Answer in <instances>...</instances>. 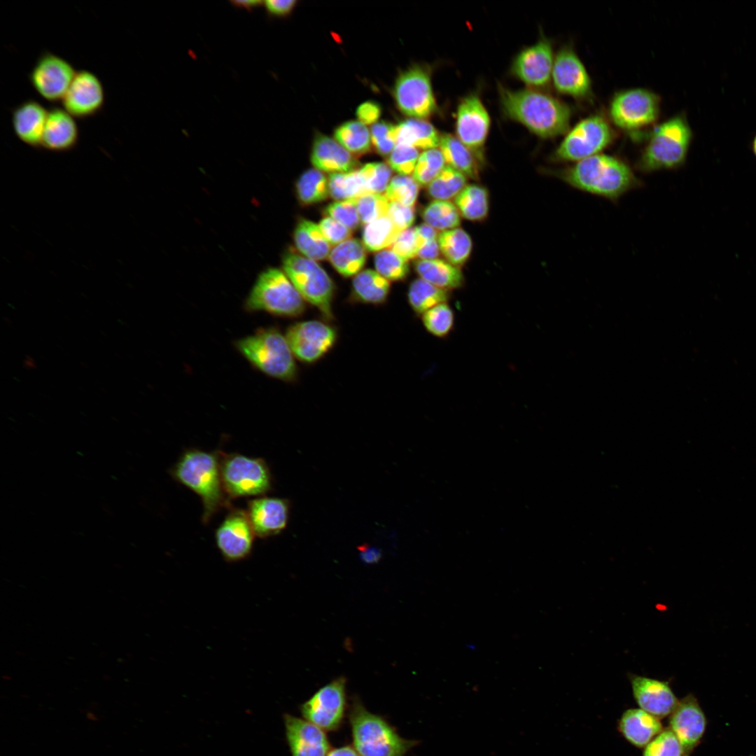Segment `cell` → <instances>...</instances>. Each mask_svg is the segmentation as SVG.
<instances>
[{"instance_id": "obj_1", "label": "cell", "mask_w": 756, "mask_h": 756, "mask_svg": "<svg viewBox=\"0 0 756 756\" xmlns=\"http://www.w3.org/2000/svg\"><path fill=\"white\" fill-rule=\"evenodd\" d=\"M498 92L505 115L536 136L554 138L569 130L572 110L558 98L533 88L512 90L500 85Z\"/></svg>"}, {"instance_id": "obj_2", "label": "cell", "mask_w": 756, "mask_h": 756, "mask_svg": "<svg viewBox=\"0 0 756 756\" xmlns=\"http://www.w3.org/2000/svg\"><path fill=\"white\" fill-rule=\"evenodd\" d=\"M174 479L201 499L202 522L207 524L221 508L232 507L223 486L218 451L186 450L170 470Z\"/></svg>"}, {"instance_id": "obj_3", "label": "cell", "mask_w": 756, "mask_h": 756, "mask_svg": "<svg viewBox=\"0 0 756 756\" xmlns=\"http://www.w3.org/2000/svg\"><path fill=\"white\" fill-rule=\"evenodd\" d=\"M559 176L576 189L611 200H617L638 184L628 164L603 153L576 162L561 171Z\"/></svg>"}, {"instance_id": "obj_4", "label": "cell", "mask_w": 756, "mask_h": 756, "mask_svg": "<svg viewBox=\"0 0 756 756\" xmlns=\"http://www.w3.org/2000/svg\"><path fill=\"white\" fill-rule=\"evenodd\" d=\"M352 744L360 756H405L419 743L401 737L384 717L354 699L349 713Z\"/></svg>"}, {"instance_id": "obj_5", "label": "cell", "mask_w": 756, "mask_h": 756, "mask_svg": "<svg viewBox=\"0 0 756 756\" xmlns=\"http://www.w3.org/2000/svg\"><path fill=\"white\" fill-rule=\"evenodd\" d=\"M693 137L685 113L668 118L650 132L638 162L639 169L652 172L682 167L687 160Z\"/></svg>"}, {"instance_id": "obj_6", "label": "cell", "mask_w": 756, "mask_h": 756, "mask_svg": "<svg viewBox=\"0 0 756 756\" xmlns=\"http://www.w3.org/2000/svg\"><path fill=\"white\" fill-rule=\"evenodd\" d=\"M237 349L258 370L286 382L296 381L295 357L286 335L275 327L258 329L235 342Z\"/></svg>"}, {"instance_id": "obj_7", "label": "cell", "mask_w": 756, "mask_h": 756, "mask_svg": "<svg viewBox=\"0 0 756 756\" xmlns=\"http://www.w3.org/2000/svg\"><path fill=\"white\" fill-rule=\"evenodd\" d=\"M249 312L263 311L284 318H298L306 302L284 271L268 268L258 277L245 302Z\"/></svg>"}, {"instance_id": "obj_8", "label": "cell", "mask_w": 756, "mask_h": 756, "mask_svg": "<svg viewBox=\"0 0 756 756\" xmlns=\"http://www.w3.org/2000/svg\"><path fill=\"white\" fill-rule=\"evenodd\" d=\"M282 262L284 272L304 300L316 308L325 321L334 320L335 286L323 268L293 251H287Z\"/></svg>"}, {"instance_id": "obj_9", "label": "cell", "mask_w": 756, "mask_h": 756, "mask_svg": "<svg viewBox=\"0 0 756 756\" xmlns=\"http://www.w3.org/2000/svg\"><path fill=\"white\" fill-rule=\"evenodd\" d=\"M224 491L229 500L262 496L272 489V479L261 458L218 451Z\"/></svg>"}, {"instance_id": "obj_10", "label": "cell", "mask_w": 756, "mask_h": 756, "mask_svg": "<svg viewBox=\"0 0 756 756\" xmlns=\"http://www.w3.org/2000/svg\"><path fill=\"white\" fill-rule=\"evenodd\" d=\"M660 108L661 98L657 93L643 88H634L613 94L608 106V116L617 128L633 134L656 122Z\"/></svg>"}, {"instance_id": "obj_11", "label": "cell", "mask_w": 756, "mask_h": 756, "mask_svg": "<svg viewBox=\"0 0 756 756\" xmlns=\"http://www.w3.org/2000/svg\"><path fill=\"white\" fill-rule=\"evenodd\" d=\"M614 132L608 120L596 113L572 127L555 150L559 161L578 162L601 153L614 140Z\"/></svg>"}, {"instance_id": "obj_12", "label": "cell", "mask_w": 756, "mask_h": 756, "mask_svg": "<svg viewBox=\"0 0 756 756\" xmlns=\"http://www.w3.org/2000/svg\"><path fill=\"white\" fill-rule=\"evenodd\" d=\"M393 94L398 108L411 118L424 119L436 111L430 74L425 67L414 66L401 73Z\"/></svg>"}, {"instance_id": "obj_13", "label": "cell", "mask_w": 756, "mask_h": 756, "mask_svg": "<svg viewBox=\"0 0 756 756\" xmlns=\"http://www.w3.org/2000/svg\"><path fill=\"white\" fill-rule=\"evenodd\" d=\"M285 335L295 358L305 364L314 363L323 358L338 339L335 326L325 320L315 319L292 324Z\"/></svg>"}, {"instance_id": "obj_14", "label": "cell", "mask_w": 756, "mask_h": 756, "mask_svg": "<svg viewBox=\"0 0 756 756\" xmlns=\"http://www.w3.org/2000/svg\"><path fill=\"white\" fill-rule=\"evenodd\" d=\"M300 709L306 720L324 731H337L343 722L346 709V679L340 677L325 685Z\"/></svg>"}, {"instance_id": "obj_15", "label": "cell", "mask_w": 756, "mask_h": 756, "mask_svg": "<svg viewBox=\"0 0 756 756\" xmlns=\"http://www.w3.org/2000/svg\"><path fill=\"white\" fill-rule=\"evenodd\" d=\"M551 80L559 93L578 101L593 96L589 74L571 46L562 47L554 56Z\"/></svg>"}, {"instance_id": "obj_16", "label": "cell", "mask_w": 756, "mask_h": 756, "mask_svg": "<svg viewBox=\"0 0 756 756\" xmlns=\"http://www.w3.org/2000/svg\"><path fill=\"white\" fill-rule=\"evenodd\" d=\"M227 510L215 531L216 544L226 561H239L251 554L255 535L246 511L232 506Z\"/></svg>"}, {"instance_id": "obj_17", "label": "cell", "mask_w": 756, "mask_h": 756, "mask_svg": "<svg viewBox=\"0 0 756 756\" xmlns=\"http://www.w3.org/2000/svg\"><path fill=\"white\" fill-rule=\"evenodd\" d=\"M490 124L489 113L477 94H469L460 102L456 113V136L479 162L484 158Z\"/></svg>"}, {"instance_id": "obj_18", "label": "cell", "mask_w": 756, "mask_h": 756, "mask_svg": "<svg viewBox=\"0 0 756 756\" xmlns=\"http://www.w3.org/2000/svg\"><path fill=\"white\" fill-rule=\"evenodd\" d=\"M76 71L63 58L50 52L40 56L30 73L34 88L49 102L62 100Z\"/></svg>"}, {"instance_id": "obj_19", "label": "cell", "mask_w": 756, "mask_h": 756, "mask_svg": "<svg viewBox=\"0 0 756 756\" xmlns=\"http://www.w3.org/2000/svg\"><path fill=\"white\" fill-rule=\"evenodd\" d=\"M554 60L552 43L542 37L516 55L511 72L532 88H543L551 81Z\"/></svg>"}, {"instance_id": "obj_20", "label": "cell", "mask_w": 756, "mask_h": 756, "mask_svg": "<svg viewBox=\"0 0 756 756\" xmlns=\"http://www.w3.org/2000/svg\"><path fill=\"white\" fill-rule=\"evenodd\" d=\"M706 724L705 714L693 694H688L678 701L670 715L668 728L678 738L684 756H689L699 745Z\"/></svg>"}, {"instance_id": "obj_21", "label": "cell", "mask_w": 756, "mask_h": 756, "mask_svg": "<svg viewBox=\"0 0 756 756\" xmlns=\"http://www.w3.org/2000/svg\"><path fill=\"white\" fill-rule=\"evenodd\" d=\"M104 92L99 79L92 72L76 73L62 99L64 108L73 117L83 118L94 115L103 106Z\"/></svg>"}, {"instance_id": "obj_22", "label": "cell", "mask_w": 756, "mask_h": 756, "mask_svg": "<svg viewBox=\"0 0 756 756\" xmlns=\"http://www.w3.org/2000/svg\"><path fill=\"white\" fill-rule=\"evenodd\" d=\"M628 678L640 709L659 719L671 714L679 701L668 682L632 673Z\"/></svg>"}, {"instance_id": "obj_23", "label": "cell", "mask_w": 756, "mask_h": 756, "mask_svg": "<svg viewBox=\"0 0 756 756\" xmlns=\"http://www.w3.org/2000/svg\"><path fill=\"white\" fill-rule=\"evenodd\" d=\"M246 512L255 536L266 538L286 527L289 503L284 498L259 496L248 501Z\"/></svg>"}, {"instance_id": "obj_24", "label": "cell", "mask_w": 756, "mask_h": 756, "mask_svg": "<svg viewBox=\"0 0 756 756\" xmlns=\"http://www.w3.org/2000/svg\"><path fill=\"white\" fill-rule=\"evenodd\" d=\"M286 737L292 756H327L330 743L324 730L292 715L284 717Z\"/></svg>"}, {"instance_id": "obj_25", "label": "cell", "mask_w": 756, "mask_h": 756, "mask_svg": "<svg viewBox=\"0 0 756 756\" xmlns=\"http://www.w3.org/2000/svg\"><path fill=\"white\" fill-rule=\"evenodd\" d=\"M311 161L315 169L330 174L349 172L358 167V162L350 152L336 140L321 134L315 136Z\"/></svg>"}, {"instance_id": "obj_26", "label": "cell", "mask_w": 756, "mask_h": 756, "mask_svg": "<svg viewBox=\"0 0 756 756\" xmlns=\"http://www.w3.org/2000/svg\"><path fill=\"white\" fill-rule=\"evenodd\" d=\"M78 130L74 117L64 108L48 111L41 146L52 151H66L77 143Z\"/></svg>"}, {"instance_id": "obj_27", "label": "cell", "mask_w": 756, "mask_h": 756, "mask_svg": "<svg viewBox=\"0 0 756 756\" xmlns=\"http://www.w3.org/2000/svg\"><path fill=\"white\" fill-rule=\"evenodd\" d=\"M617 728L622 736L637 748H645L664 729L660 719L640 708L625 710Z\"/></svg>"}, {"instance_id": "obj_28", "label": "cell", "mask_w": 756, "mask_h": 756, "mask_svg": "<svg viewBox=\"0 0 756 756\" xmlns=\"http://www.w3.org/2000/svg\"><path fill=\"white\" fill-rule=\"evenodd\" d=\"M48 111L38 102L27 100L13 111L12 122L17 136L26 144L41 146Z\"/></svg>"}, {"instance_id": "obj_29", "label": "cell", "mask_w": 756, "mask_h": 756, "mask_svg": "<svg viewBox=\"0 0 756 756\" xmlns=\"http://www.w3.org/2000/svg\"><path fill=\"white\" fill-rule=\"evenodd\" d=\"M390 288V281L377 271L364 270L353 279L350 300L352 302L380 305L387 300Z\"/></svg>"}, {"instance_id": "obj_30", "label": "cell", "mask_w": 756, "mask_h": 756, "mask_svg": "<svg viewBox=\"0 0 756 756\" xmlns=\"http://www.w3.org/2000/svg\"><path fill=\"white\" fill-rule=\"evenodd\" d=\"M414 269L419 277L446 290L461 288L464 276L459 267L442 259L418 260Z\"/></svg>"}, {"instance_id": "obj_31", "label": "cell", "mask_w": 756, "mask_h": 756, "mask_svg": "<svg viewBox=\"0 0 756 756\" xmlns=\"http://www.w3.org/2000/svg\"><path fill=\"white\" fill-rule=\"evenodd\" d=\"M296 248L304 256L314 260H322L328 258L331 245L324 237L316 223L302 218L293 232Z\"/></svg>"}, {"instance_id": "obj_32", "label": "cell", "mask_w": 756, "mask_h": 756, "mask_svg": "<svg viewBox=\"0 0 756 756\" xmlns=\"http://www.w3.org/2000/svg\"><path fill=\"white\" fill-rule=\"evenodd\" d=\"M439 149L445 163L461 172L468 178H479V162L473 153L456 136L450 134L440 135Z\"/></svg>"}, {"instance_id": "obj_33", "label": "cell", "mask_w": 756, "mask_h": 756, "mask_svg": "<svg viewBox=\"0 0 756 756\" xmlns=\"http://www.w3.org/2000/svg\"><path fill=\"white\" fill-rule=\"evenodd\" d=\"M367 258L363 242L349 239L331 249L328 259L334 269L342 276L350 277L360 272Z\"/></svg>"}, {"instance_id": "obj_34", "label": "cell", "mask_w": 756, "mask_h": 756, "mask_svg": "<svg viewBox=\"0 0 756 756\" xmlns=\"http://www.w3.org/2000/svg\"><path fill=\"white\" fill-rule=\"evenodd\" d=\"M396 133L397 144L425 150L439 146L440 135L432 124L424 119H407L396 126Z\"/></svg>"}, {"instance_id": "obj_35", "label": "cell", "mask_w": 756, "mask_h": 756, "mask_svg": "<svg viewBox=\"0 0 756 756\" xmlns=\"http://www.w3.org/2000/svg\"><path fill=\"white\" fill-rule=\"evenodd\" d=\"M438 241L440 253L446 260L457 267L463 265L471 254L472 239L461 227L441 232Z\"/></svg>"}, {"instance_id": "obj_36", "label": "cell", "mask_w": 756, "mask_h": 756, "mask_svg": "<svg viewBox=\"0 0 756 756\" xmlns=\"http://www.w3.org/2000/svg\"><path fill=\"white\" fill-rule=\"evenodd\" d=\"M461 216L471 221H481L489 213V200L487 190L477 184L467 185L455 198Z\"/></svg>"}, {"instance_id": "obj_37", "label": "cell", "mask_w": 756, "mask_h": 756, "mask_svg": "<svg viewBox=\"0 0 756 756\" xmlns=\"http://www.w3.org/2000/svg\"><path fill=\"white\" fill-rule=\"evenodd\" d=\"M449 298L448 290L440 288L421 278L410 284L407 292L411 309L420 316L440 304L447 302Z\"/></svg>"}, {"instance_id": "obj_38", "label": "cell", "mask_w": 756, "mask_h": 756, "mask_svg": "<svg viewBox=\"0 0 756 756\" xmlns=\"http://www.w3.org/2000/svg\"><path fill=\"white\" fill-rule=\"evenodd\" d=\"M295 188L298 199L302 205L321 202L329 195L328 177L317 169H310L300 176Z\"/></svg>"}, {"instance_id": "obj_39", "label": "cell", "mask_w": 756, "mask_h": 756, "mask_svg": "<svg viewBox=\"0 0 756 756\" xmlns=\"http://www.w3.org/2000/svg\"><path fill=\"white\" fill-rule=\"evenodd\" d=\"M401 232L386 216L365 225L363 243L367 250L379 252L390 248Z\"/></svg>"}, {"instance_id": "obj_40", "label": "cell", "mask_w": 756, "mask_h": 756, "mask_svg": "<svg viewBox=\"0 0 756 756\" xmlns=\"http://www.w3.org/2000/svg\"><path fill=\"white\" fill-rule=\"evenodd\" d=\"M335 140L351 154L364 155L371 148V134L365 125L351 120L340 125L335 131Z\"/></svg>"}, {"instance_id": "obj_41", "label": "cell", "mask_w": 756, "mask_h": 756, "mask_svg": "<svg viewBox=\"0 0 756 756\" xmlns=\"http://www.w3.org/2000/svg\"><path fill=\"white\" fill-rule=\"evenodd\" d=\"M467 178L463 173L446 164L440 174L427 186V193L434 200L455 199L468 185Z\"/></svg>"}, {"instance_id": "obj_42", "label": "cell", "mask_w": 756, "mask_h": 756, "mask_svg": "<svg viewBox=\"0 0 756 756\" xmlns=\"http://www.w3.org/2000/svg\"><path fill=\"white\" fill-rule=\"evenodd\" d=\"M329 195L336 201L353 200L368 192L359 169L328 176Z\"/></svg>"}, {"instance_id": "obj_43", "label": "cell", "mask_w": 756, "mask_h": 756, "mask_svg": "<svg viewBox=\"0 0 756 756\" xmlns=\"http://www.w3.org/2000/svg\"><path fill=\"white\" fill-rule=\"evenodd\" d=\"M461 216L455 204L447 200H433L421 214L425 223L441 232L458 227Z\"/></svg>"}, {"instance_id": "obj_44", "label": "cell", "mask_w": 756, "mask_h": 756, "mask_svg": "<svg viewBox=\"0 0 756 756\" xmlns=\"http://www.w3.org/2000/svg\"><path fill=\"white\" fill-rule=\"evenodd\" d=\"M421 316L426 331L438 338L449 335L454 326V313L447 302L431 308Z\"/></svg>"}, {"instance_id": "obj_45", "label": "cell", "mask_w": 756, "mask_h": 756, "mask_svg": "<svg viewBox=\"0 0 756 756\" xmlns=\"http://www.w3.org/2000/svg\"><path fill=\"white\" fill-rule=\"evenodd\" d=\"M445 166L443 155L439 148L427 149L420 153L412 176L420 186H427Z\"/></svg>"}, {"instance_id": "obj_46", "label": "cell", "mask_w": 756, "mask_h": 756, "mask_svg": "<svg viewBox=\"0 0 756 756\" xmlns=\"http://www.w3.org/2000/svg\"><path fill=\"white\" fill-rule=\"evenodd\" d=\"M376 271L389 281H398L406 279L410 269L408 260L396 253L391 248L377 252L374 255Z\"/></svg>"}, {"instance_id": "obj_47", "label": "cell", "mask_w": 756, "mask_h": 756, "mask_svg": "<svg viewBox=\"0 0 756 756\" xmlns=\"http://www.w3.org/2000/svg\"><path fill=\"white\" fill-rule=\"evenodd\" d=\"M419 192V185L410 176H393L384 195L390 202H398L414 206Z\"/></svg>"}, {"instance_id": "obj_48", "label": "cell", "mask_w": 756, "mask_h": 756, "mask_svg": "<svg viewBox=\"0 0 756 756\" xmlns=\"http://www.w3.org/2000/svg\"><path fill=\"white\" fill-rule=\"evenodd\" d=\"M355 200L363 225L388 215L390 202L384 194L367 192Z\"/></svg>"}, {"instance_id": "obj_49", "label": "cell", "mask_w": 756, "mask_h": 756, "mask_svg": "<svg viewBox=\"0 0 756 756\" xmlns=\"http://www.w3.org/2000/svg\"><path fill=\"white\" fill-rule=\"evenodd\" d=\"M368 192L384 193L391 180L392 169L384 162H370L359 169Z\"/></svg>"}, {"instance_id": "obj_50", "label": "cell", "mask_w": 756, "mask_h": 756, "mask_svg": "<svg viewBox=\"0 0 756 756\" xmlns=\"http://www.w3.org/2000/svg\"><path fill=\"white\" fill-rule=\"evenodd\" d=\"M643 756H684V754L678 738L668 727L644 748Z\"/></svg>"}, {"instance_id": "obj_51", "label": "cell", "mask_w": 756, "mask_h": 756, "mask_svg": "<svg viewBox=\"0 0 756 756\" xmlns=\"http://www.w3.org/2000/svg\"><path fill=\"white\" fill-rule=\"evenodd\" d=\"M419 155L416 148L398 144L388 157V164L399 175L410 176L414 172Z\"/></svg>"}, {"instance_id": "obj_52", "label": "cell", "mask_w": 756, "mask_h": 756, "mask_svg": "<svg viewBox=\"0 0 756 756\" xmlns=\"http://www.w3.org/2000/svg\"><path fill=\"white\" fill-rule=\"evenodd\" d=\"M323 213L325 216L333 218L351 230L357 229L360 224L355 199L330 203Z\"/></svg>"}, {"instance_id": "obj_53", "label": "cell", "mask_w": 756, "mask_h": 756, "mask_svg": "<svg viewBox=\"0 0 756 756\" xmlns=\"http://www.w3.org/2000/svg\"><path fill=\"white\" fill-rule=\"evenodd\" d=\"M370 134L376 151L388 157L397 145L396 126L384 121L376 122L371 127Z\"/></svg>"}, {"instance_id": "obj_54", "label": "cell", "mask_w": 756, "mask_h": 756, "mask_svg": "<svg viewBox=\"0 0 756 756\" xmlns=\"http://www.w3.org/2000/svg\"><path fill=\"white\" fill-rule=\"evenodd\" d=\"M422 246L415 227H410L399 234L389 248L400 256L409 260L417 257L418 252Z\"/></svg>"}, {"instance_id": "obj_55", "label": "cell", "mask_w": 756, "mask_h": 756, "mask_svg": "<svg viewBox=\"0 0 756 756\" xmlns=\"http://www.w3.org/2000/svg\"><path fill=\"white\" fill-rule=\"evenodd\" d=\"M318 225L331 246H337L351 238L352 230L330 217H323Z\"/></svg>"}, {"instance_id": "obj_56", "label": "cell", "mask_w": 756, "mask_h": 756, "mask_svg": "<svg viewBox=\"0 0 756 756\" xmlns=\"http://www.w3.org/2000/svg\"><path fill=\"white\" fill-rule=\"evenodd\" d=\"M394 225L403 231L411 227L415 220L414 206H409L398 202H390L388 215Z\"/></svg>"}, {"instance_id": "obj_57", "label": "cell", "mask_w": 756, "mask_h": 756, "mask_svg": "<svg viewBox=\"0 0 756 756\" xmlns=\"http://www.w3.org/2000/svg\"><path fill=\"white\" fill-rule=\"evenodd\" d=\"M381 115V108L374 102L368 101L360 104L356 111L358 121L364 125L374 124Z\"/></svg>"}, {"instance_id": "obj_58", "label": "cell", "mask_w": 756, "mask_h": 756, "mask_svg": "<svg viewBox=\"0 0 756 756\" xmlns=\"http://www.w3.org/2000/svg\"><path fill=\"white\" fill-rule=\"evenodd\" d=\"M296 4L295 0H267L263 5L270 16L279 18L288 15Z\"/></svg>"}, {"instance_id": "obj_59", "label": "cell", "mask_w": 756, "mask_h": 756, "mask_svg": "<svg viewBox=\"0 0 756 756\" xmlns=\"http://www.w3.org/2000/svg\"><path fill=\"white\" fill-rule=\"evenodd\" d=\"M440 253L438 239L427 241L419 251L417 257L420 260H433L438 258Z\"/></svg>"}, {"instance_id": "obj_60", "label": "cell", "mask_w": 756, "mask_h": 756, "mask_svg": "<svg viewBox=\"0 0 756 756\" xmlns=\"http://www.w3.org/2000/svg\"><path fill=\"white\" fill-rule=\"evenodd\" d=\"M415 230L423 246L430 240L438 239L439 235L435 229L425 223L416 227Z\"/></svg>"}, {"instance_id": "obj_61", "label": "cell", "mask_w": 756, "mask_h": 756, "mask_svg": "<svg viewBox=\"0 0 756 756\" xmlns=\"http://www.w3.org/2000/svg\"><path fill=\"white\" fill-rule=\"evenodd\" d=\"M360 551L361 559L366 563H374L380 558V552L375 548L363 546Z\"/></svg>"}, {"instance_id": "obj_62", "label": "cell", "mask_w": 756, "mask_h": 756, "mask_svg": "<svg viewBox=\"0 0 756 756\" xmlns=\"http://www.w3.org/2000/svg\"><path fill=\"white\" fill-rule=\"evenodd\" d=\"M327 756H360L353 746H340L330 750Z\"/></svg>"}, {"instance_id": "obj_63", "label": "cell", "mask_w": 756, "mask_h": 756, "mask_svg": "<svg viewBox=\"0 0 756 756\" xmlns=\"http://www.w3.org/2000/svg\"><path fill=\"white\" fill-rule=\"evenodd\" d=\"M230 3L234 7L244 8L248 11H251L264 4V1L259 0L231 1Z\"/></svg>"}, {"instance_id": "obj_64", "label": "cell", "mask_w": 756, "mask_h": 756, "mask_svg": "<svg viewBox=\"0 0 756 756\" xmlns=\"http://www.w3.org/2000/svg\"><path fill=\"white\" fill-rule=\"evenodd\" d=\"M751 150L756 158V134L754 136L751 142Z\"/></svg>"}]
</instances>
